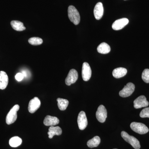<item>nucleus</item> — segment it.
Wrapping results in <instances>:
<instances>
[{"instance_id": "obj_7", "label": "nucleus", "mask_w": 149, "mask_h": 149, "mask_svg": "<svg viewBox=\"0 0 149 149\" xmlns=\"http://www.w3.org/2000/svg\"><path fill=\"white\" fill-rule=\"evenodd\" d=\"M107 110L104 106L103 105H100L96 113V117L99 122H104L107 118Z\"/></svg>"}, {"instance_id": "obj_1", "label": "nucleus", "mask_w": 149, "mask_h": 149, "mask_svg": "<svg viewBox=\"0 0 149 149\" xmlns=\"http://www.w3.org/2000/svg\"><path fill=\"white\" fill-rule=\"evenodd\" d=\"M68 16L70 20L75 25H77L80 22V17L79 12L73 6L68 7Z\"/></svg>"}, {"instance_id": "obj_14", "label": "nucleus", "mask_w": 149, "mask_h": 149, "mask_svg": "<svg viewBox=\"0 0 149 149\" xmlns=\"http://www.w3.org/2000/svg\"><path fill=\"white\" fill-rule=\"evenodd\" d=\"M59 123V120L58 118L48 115L44 120V124L46 126H54Z\"/></svg>"}, {"instance_id": "obj_16", "label": "nucleus", "mask_w": 149, "mask_h": 149, "mask_svg": "<svg viewBox=\"0 0 149 149\" xmlns=\"http://www.w3.org/2000/svg\"><path fill=\"white\" fill-rule=\"evenodd\" d=\"M62 133V130L61 128L59 126L54 127V126H51L49 129V132L48 134L49 135V139H52L54 136H60Z\"/></svg>"}, {"instance_id": "obj_5", "label": "nucleus", "mask_w": 149, "mask_h": 149, "mask_svg": "<svg viewBox=\"0 0 149 149\" xmlns=\"http://www.w3.org/2000/svg\"><path fill=\"white\" fill-rule=\"evenodd\" d=\"M135 86L133 83H128L124 86V88L119 92V95L122 97H127L131 95L134 91Z\"/></svg>"}, {"instance_id": "obj_23", "label": "nucleus", "mask_w": 149, "mask_h": 149, "mask_svg": "<svg viewBox=\"0 0 149 149\" xmlns=\"http://www.w3.org/2000/svg\"><path fill=\"white\" fill-rule=\"evenodd\" d=\"M28 42L32 45L37 46L42 44L43 41L42 39L40 37H33L29 39Z\"/></svg>"}, {"instance_id": "obj_17", "label": "nucleus", "mask_w": 149, "mask_h": 149, "mask_svg": "<svg viewBox=\"0 0 149 149\" xmlns=\"http://www.w3.org/2000/svg\"><path fill=\"white\" fill-rule=\"evenodd\" d=\"M127 70L124 68L120 67L116 68L113 71V76L116 78L124 77L127 74Z\"/></svg>"}, {"instance_id": "obj_13", "label": "nucleus", "mask_w": 149, "mask_h": 149, "mask_svg": "<svg viewBox=\"0 0 149 149\" xmlns=\"http://www.w3.org/2000/svg\"><path fill=\"white\" fill-rule=\"evenodd\" d=\"M104 14V8L101 2L98 3L95 6L94 14L96 19L99 20L102 17Z\"/></svg>"}, {"instance_id": "obj_27", "label": "nucleus", "mask_w": 149, "mask_h": 149, "mask_svg": "<svg viewBox=\"0 0 149 149\" xmlns=\"http://www.w3.org/2000/svg\"></svg>"}, {"instance_id": "obj_3", "label": "nucleus", "mask_w": 149, "mask_h": 149, "mask_svg": "<svg viewBox=\"0 0 149 149\" xmlns=\"http://www.w3.org/2000/svg\"><path fill=\"white\" fill-rule=\"evenodd\" d=\"M19 109V105L16 104L10 109L6 117V123L7 124L10 125L16 121L17 118V111Z\"/></svg>"}, {"instance_id": "obj_20", "label": "nucleus", "mask_w": 149, "mask_h": 149, "mask_svg": "<svg viewBox=\"0 0 149 149\" xmlns=\"http://www.w3.org/2000/svg\"><path fill=\"white\" fill-rule=\"evenodd\" d=\"M100 138L98 136H95L93 139L89 140L87 143V146L90 148L97 147L100 143Z\"/></svg>"}, {"instance_id": "obj_8", "label": "nucleus", "mask_w": 149, "mask_h": 149, "mask_svg": "<svg viewBox=\"0 0 149 149\" xmlns=\"http://www.w3.org/2000/svg\"><path fill=\"white\" fill-rule=\"evenodd\" d=\"M78 72L77 70L74 69L70 70L65 79V84L66 85L70 86L71 84L75 83L78 79Z\"/></svg>"}, {"instance_id": "obj_19", "label": "nucleus", "mask_w": 149, "mask_h": 149, "mask_svg": "<svg viewBox=\"0 0 149 149\" xmlns=\"http://www.w3.org/2000/svg\"><path fill=\"white\" fill-rule=\"evenodd\" d=\"M97 50L100 53L102 54H107L110 52L111 51V48L109 45L106 43H102L99 45Z\"/></svg>"}, {"instance_id": "obj_4", "label": "nucleus", "mask_w": 149, "mask_h": 149, "mask_svg": "<svg viewBox=\"0 0 149 149\" xmlns=\"http://www.w3.org/2000/svg\"><path fill=\"white\" fill-rule=\"evenodd\" d=\"M130 127L133 131L140 134H146L149 130L146 125L141 123L132 122L130 124Z\"/></svg>"}, {"instance_id": "obj_25", "label": "nucleus", "mask_w": 149, "mask_h": 149, "mask_svg": "<svg viewBox=\"0 0 149 149\" xmlns=\"http://www.w3.org/2000/svg\"><path fill=\"white\" fill-rule=\"evenodd\" d=\"M140 117L141 118H149V107L146 108L142 110L140 113Z\"/></svg>"}, {"instance_id": "obj_2", "label": "nucleus", "mask_w": 149, "mask_h": 149, "mask_svg": "<svg viewBox=\"0 0 149 149\" xmlns=\"http://www.w3.org/2000/svg\"><path fill=\"white\" fill-rule=\"evenodd\" d=\"M121 136L123 139L128 143L131 145L135 149H140L141 148L140 142L139 140L134 136H130L125 131H123L121 133Z\"/></svg>"}, {"instance_id": "obj_22", "label": "nucleus", "mask_w": 149, "mask_h": 149, "mask_svg": "<svg viewBox=\"0 0 149 149\" xmlns=\"http://www.w3.org/2000/svg\"><path fill=\"white\" fill-rule=\"evenodd\" d=\"M22 140L17 136L13 137L10 140L9 144L11 147L16 148L21 145Z\"/></svg>"}, {"instance_id": "obj_24", "label": "nucleus", "mask_w": 149, "mask_h": 149, "mask_svg": "<svg viewBox=\"0 0 149 149\" xmlns=\"http://www.w3.org/2000/svg\"><path fill=\"white\" fill-rule=\"evenodd\" d=\"M142 78L145 83H149V69L144 70L142 74Z\"/></svg>"}, {"instance_id": "obj_26", "label": "nucleus", "mask_w": 149, "mask_h": 149, "mask_svg": "<svg viewBox=\"0 0 149 149\" xmlns=\"http://www.w3.org/2000/svg\"><path fill=\"white\" fill-rule=\"evenodd\" d=\"M24 77V75H23V74L22 72H18L15 76V79L18 82L22 81V80H23Z\"/></svg>"}, {"instance_id": "obj_9", "label": "nucleus", "mask_w": 149, "mask_h": 149, "mask_svg": "<svg viewBox=\"0 0 149 149\" xmlns=\"http://www.w3.org/2000/svg\"><path fill=\"white\" fill-rule=\"evenodd\" d=\"M134 107L135 109L145 107L149 105V102L147 100L146 98L144 95L139 96L134 101Z\"/></svg>"}, {"instance_id": "obj_21", "label": "nucleus", "mask_w": 149, "mask_h": 149, "mask_svg": "<svg viewBox=\"0 0 149 149\" xmlns=\"http://www.w3.org/2000/svg\"><path fill=\"white\" fill-rule=\"evenodd\" d=\"M57 101L58 102V108L61 111L65 110L69 104V101L65 99L58 98L57 99Z\"/></svg>"}, {"instance_id": "obj_15", "label": "nucleus", "mask_w": 149, "mask_h": 149, "mask_svg": "<svg viewBox=\"0 0 149 149\" xmlns=\"http://www.w3.org/2000/svg\"><path fill=\"white\" fill-rule=\"evenodd\" d=\"M8 83V77L4 71H0V89L4 90Z\"/></svg>"}, {"instance_id": "obj_18", "label": "nucleus", "mask_w": 149, "mask_h": 149, "mask_svg": "<svg viewBox=\"0 0 149 149\" xmlns=\"http://www.w3.org/2000/svg\"><path fill=\"white\" fill-rule=\"evenodd\" d=\"M10 24L12 28L16 31H22L26 29L23 23L20 21L13 20L11 22Z\"/></svg>"}, {"instance_id": "obj_12", "label": "nucleus", "mask_w": 149, "mask_h": 149, "mask_svg": "<svg viewBox=\"0 0 149 149\" xmlns=\"http://www.w3.org/2000/svg\"><path fill=\"white\" fill-rule=\"evenodd\" d=\"M129 22L127 18H123L117 19L113 23L112 27L115 30H119L123 29Z\"/></svg>"}, {"instance_id": "obj_11", "label": "nucleus", "mask_w": 149, "mask_h": 149, "mask_svg": "<svg viewBox=\"0 0 149 149\" xmlns=\"http://www.w3.org/2000/svg\"><path fill=\"white\" fill-rule=\"evenodd\" d=\"M41 105L40 99L37 97H35L29 102L28 105V111L30 113H34L37 111Z\"/></svg>"}, {"instance_id": "obj_28", "label": "nucleus", "mask_w": 149, "mask_h": 149, "mask_svg": "<svg viewBox=\"0 0 149 149\" xmlns=\"http://www.w3.org/2000/svg\"></svg>"}, {"instance_id": "obj_10", "label": "nucleus", "mask_w": 149, "mask_h": 149, "mask_svg": "<svg viewBox=\"0 0 149 149\" xmlns=\"http://www.w3.org/2000/svg\"><path fill=\"white\" fill-rule=\"evenodd\" d=\"M82 78L85 81H88L91 79L92 75V70L88 63L84 62L82 67Z\"/></svg>"}, {"instance_id": "obj_6", "label": "nucleus", "mask_w": 149, "mask_h": 149, "mask_svg": "<svg viewBox=\"0 0 149 149\" xmlns=\"http://www.w3.org/2000/svg\"><path fill=\"white\" fill-rule=\"evenodd\" d=\"M77 124L79 129L84 130L88 125V122L85 113L84 111H81L79 113L77 117Z\"/></svg>"}]
</instances>
